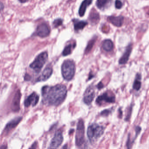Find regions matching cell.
<instances>
[{
    "instance_id": "16",
    "label": "cell",
    "mask_w": 149,
    "mask_h": 149,
    "mask_svg": "<svg viewBox=\"0 0 149 149\" xmlns=\"http://www.w3.org/2000/svg\"><path fill=\"white\" fill-rule=\"evenodd\" d=\"M92 2V0H84L82 1L79 9V13L80 16L82 17L84 15L87 8L91 4Z\"/></svg>"
},
{
    "instance_id": "4",
    "label": "cell",
    "mask_w": 149,
    "mask_h": 149,
    "mask_svg": "<svg viewBox=\"0 0 149 149\" xmlns=\"http://www.w3.org/2000/svg\"><path fill=\"white\" fill-rule=\"evenodd\" d=\"M48 58V54L46 52H42L36 57L35 60L30 65V67L33 69L35 72L38 73L42 70Z\"/></svg>"
},
{
    "instance_id": "11",
    "label": "cell",
    "mask_w": 149,
    "mask_h": 149,
    "mask_svg": "<svg viewBox=\"0 0 149 149\" xmlns=\"http://www.w3.org/2000/svg\"><path fill=\"white\" fill-rule=\"evenodd\" d=\"M21 94L20 91L18 90L16 93L13 99L12 103V109L14 112H17L20 109V100H21Z\"/></svg>"
},
{
    "instance_id": "30",
    "label": "cell",
    "mask_w": 149,
    "mask_h": 149,
    "mask_svg": "<svg viewBox=\"0 0 149 149\" xmlns=\"http://www.w3.org/2000/svg\"><path fill=\"white\" fill-rule=\"evenodd\" d=\"M29 1V0H19V1L20 2L22 3H24L26 2L27 1Z\"/></svg>"
},
{
    "instance_id": "9",
    "label": "cell",
    "mask_w": 149,
    "mask_h": 149,
    "mask_svg": "<svg viewBox=\"0 0 149 149\" xmlns=\"http://www.w3.org/2000/svg\"><path fill=\"white\" fill-rule=\"evenodd\" d=\"M39 97L36 93L33 92L24 101V106L26 107H29L30 106H35L38 103Z\"/></svg>"
},
{
    "instance_id": "24",
    "label": "cell",
    "mask_w": 149,
    "mask_h": 149,
    "mask_svg": "<svg viewBox=\"0 0 149 149\" xmlns=\"http://www.w3.org/2000/svg\"><path fill=\"white\" fill-rule=\"evenodd\" d=\"M63 24V20L61 18H58L56 19L53 23V26L54 28H57L61 26Z\"/></svg>"
},
{
    "instance_id": "5",
    "label": "cell",
    "mask_w": 149,
    "mask_h": 149,
    "mask_svg": "<svg viewBox=\"0 0 149 149\" xmlns=\"http://www.w3.org/2000/svg\"><path fill=\"white\" fill-rule=\"evenodd\" d=\"M85 127L82 120L78 122L75 136V144L77 147H81L85 142Z\"/></svg>"
},
{
    "instance_id": "15",
    "label": "cell",
    "mask_w": 149,
    "mask_h": 149,
    "mask_svg": "<svg viewBox=\"0 0 149 149\" xmlns=\"http://www.w3.org/2000/svg\"><path fill=\"white\" fill-rule=\"evenodd\" d=\"M132 49L131 45H130L127 47L125 52L119 60V64H124L127 63L131 54Z\"/></svg>"
},
{
    "instance_id": "8",
    "label": "cell",
    "mask_w": 149,
    "mask_h": 149,
    "mask_svg": "<svg viewBox=\"0 0 149 149\" xmlns=\"http://www.w3.org/2000/svg\"><path fill=\"white\" fill-rule=\"evenodd\" d=\"M63 141V137L61 132H57L51 141L49 148L56 149L58 148L62 144Z\"/></svg>"
},
{
    "instance_id": "3",
    "label": "cell",
    "mask_w": 149,
    "mask_h": 149,
    "mask_svg": "<svg viewBox=\"0 0 149 149\" xmlns=\"http://www.w3.org/2000/svg\"><path fill=\"white\" fill-rule=\"evenodd\" d=\"M62 73L65 80H70L74 77L75 73V64L73 60L67 59L62 66Z\"/></svg>"
},
{
    "instance_id": "13",
    "label": "cell",
    "mask_w": 149,
    "mask_h": 149,
    "mask_svg": "<svg viewBox=\"0 0 149 149\" xmlns=\"http://www.w3.org/2000/svg\"><path fill=\"white\" fill-rule=\"evenodd\" d=\"M53 70L50 67H48L44 70L42 74L38 78L37 81H45L51 76Z\"/></svg>"
},
{
    "instance_id": "25",
    "label": "cell",
    "mask_w": 149,
    "mask_h": 149,
    "mask_svg": "<svg viewBox=\"0 0 149 149\" xmlns=\"http://www.w3.org/2000/svg\"><path fill=\"white\" fill-rule=\"evenodd\" d=\"M123 3L120 0H116L115 1V7L117 9H120L122 7Z\"/></svg>"
},
{
    "instance_id": "27",
    "label": "cell",
    "mask_w": 149,
    "mask_h": 149,
    "mask_svg": "<svg viewBox=\"0 0 149 149\" xmlns=\"http://www.w3.org/2000/svg\"><path fill=\"white\" fill-rule=\"evenodd\" d=\"M31 78V77L29 74H26L24 76V80H25L28 81V80H30Z\"/></svg>"
},
{
    "instance_id": "20",
    "label": "cell",
    "mask_w": 149,
    "mask_h": 149,
    "mask_svg": "<svg viewBox=\"0 0 149 149\" xmlns=\"http://www.w3.org/2000/svg\"><path fill=\"white\" fill-rule=\"evenodd\" d=\"M97 36H95L88 42L86 48V50H85V52L86 54H87L91 50L95 43V41H96V39H97Z\"/></svg>"
},
{
    "instance_id": "29",
    "label": "cell",
    "mask_w": 149,
    "mask_h": 149,
    "mask_svg": "<svg viewBox=\"0 0 149 149\" xmlns=\"http://www.w3.org/2000/svg\"><path fill=\"white\" fill-rule=\"evenodd\" d=\"M103 87V84L102 83H100L99 84H98V85H97V87H98L99 89H101V88H102Z\"/></svg>"
},
{
    "instance_id": "17",
    "label": "cell",
    "mask_w": 149,
    "mask_h": 149,
    "mask_svg": "<svg viewBox=\"0 0 149 149\" xmlns=\"http://www.w3.org/2000/svg\"><path fill=\"white\" fill-rule=\"evenodd\" d=\"M102 48L106 51H110L113 48V44L110 39L105 40L102 43Z\"/></svg>"
},
{
    "instance_id": "1",
    "label": "cell",
    "mask_w": 149,
    "mask_h": 149,
    "mask_svg": "<svg viewBox=\"0 0 149 149\" xmlns=\"http://www.w3.org/2000/svg\"><path fill=\"white\" fill-rule=\"evenodd\" d=\"M43 101L51 106H58L63 102L67 95L66 87L58 85L53 87L45 86L42 88Z\"/></svg>"
},
{
    "instance_id": "10",
    "label": "cell",
    "mask_w": 149,
    "mask_h": 149,
    "mask_svg": "<svg viewBox=\"0 0 149 149\" xmlns=\"http://www.w3.org/2000/svg\"><path fill=\"white\" fill-rule=\"evenodd\" d=\"M95 96V93L93 87H89L85 92L83 101L86 105H89L92 103Z\"/></svg>"
},
{
    "instance_id": "14",
    "label": "cell",
    "mask_w": 149,
    "mask_h": 149,
    "mask_svg": "<svg viewBox=\"0 0 149 149\" xmlns=\"http://www.w3.org/2000/svg\"><path fill=\"white\" fill-rule=\"evenodd\" d=\"M108 20L110 23L116 27H121L124 21V17L122 16H120L109 17Z\"/></svg>"
},
{
    "instance_id": "2",
    "label": "cell",
    "mask_w": 149,
    "mask_h": 149,
    "mask_svg": "<svg viewBox=\"0 0 149 149\" xmlns=\"http://www.w3.org/2000/svg\"><path fill=\"white\" fill-rule=\"evenodd\" d=\"M104 128L97 124H93L88 127L87 129L88 137L91 143L95 142L103 134Z\"/></svg>"
},
{
    "instance_id": "7",
    "label": "cell",
    "mask_w": 149,
    "mask_h": 149,
    "mask_svg": "<svg viewBox=\"0 0 149 149\" xmlns=\"http://www.w3.org/2000/svg\"><path fill=\"white\" fill-rule=\"evenodd\" d=\"M50 30L48 25L45 23L42 24L38 26L36 34L41 38H45L49 35Z\"/></svg>"
},
{
    "instance_id": "28",
    "label": "cell",
    "mask_w": 149,
    "mask_h": 149,
    "mask_svg": "<svg viewBox=\"0 0 149 149\" xmlns=\"http://www.w3.org/2000/svg\"><path fill=\"white\" fill-rule=\"evenodd\" d=\"M4 6L3 3L1 2L0 1V12L4 9Z\"/></svg>"
},
{
    "instance_id": "18",
    "label": "cell",
    "mask_w": 149,
    "mask_h": 149,
    "mask_svg": "<svg viewBox=\"0 0 149 149\" xmlns=\"http://www.w3.org/2000/svg\"><path fill=\"white\" fill-rule=\"evenodd\" d=\"M88 24V23L85 21H78L75 22L74 23V29L75 31H79L83 29L84 27Z\"/></svg>"
},
{
    "instance_id": "6",
    "label": "cell",
    "mask_w": 149,
    "mask_h": 149,
    "mask_svg": "<svg viewBox=\"0 0 149 149\" xmlns=\"http://www.w3.org/2000/svg\"><path fill=\"white\" fill-rule=\"evenodd\" d=\"M115 101V96L111 94L108 92L104 93L103 94L99 96L96 99V102L99 105H101L102 103H112Z\"/></svg>"
},
{
    "instance_id": "21",
    "label": "cell",
    "mask_w": 149,
    "mask_h": 149,
    "mask_svg": "<svg viewBox=\"0 0 149 149\" xmlns=\"http://www.w3.org/2000/svg\"><path fill=\"white\" fill-rule=\"evenodd\" d=\"M110 1V0H97L96 3V6L98 7V8L102 9L106 7Z\"/></svg>"
},
{
    "instance_id": "22",
    "label": "cell",
    "mask_w": 149,
    "mask_h": 149,
    "mask_svg": "<svg viewBox=\"0 0 149 149\" xmlns=\"http://www.w3.org/2000/svg\"><path fill=\"white\" fill-rule=\"evenodd\" d=\"M72 45L70 44L69 45L65 46V48L64 49L63 52V56H66L67 55H70L71 54L72 50Z\"/></svg>"
},
{
    "instance_id": "19",
    "label": "cell",
    "mask_w": 149,
    "mask_h": 149,
    "mask_svg": "<svg viewBox=\"0 0 149 149\" xmlns=\"http://www.w3.org/2000/svg\"><path fill=\"white\" fill-rule=\"evenodd\" d=\"M90 21L94 23H97L100 20V15L96 11H92L89 17Z\"/></svg>"
},
{
    "instance_id": "23",
    "label": "cell",
    "mask_w": 149,
    "mask_h": 149,
    "mask_svg": "<svg viewBox=\"0 0 149 149\" xmlns=\"http://www.w3.org/2000/svg\"><path fill=\"white\" fill-rule=\"evenodd\" d=\"M141 81L137 80H135L134 85H133V87L135 90L138 91L141 88Z\"/></svg>"
},
{
    "instance_id": "12",
    "label": "cell",
    "mask_w": 149,
    "mask_h": 149,
    "mask_svg": "<svg viewBox=\"0 0 149 149\" xmlns=\"http://www.w3.org/2000/svg\"><path fill=\"white\" fill-rule=\"evenodd\" d=\"M22 120V117H17L10 121L7 124L6 127H5L4 132L7 133V132H9L10 131L15 128L19 124V122L21 121Z\"/></svg>"
},
{
    "instance_id": "26",
    "label": "cell",
    "mask_w": 149,
    "mask_h": 149,
    "mask_svg": "<svg viewBox=\"0 0 149 149\" xmlns=\"http://www.w3.org/2000/svg\"><path fill=\"white\" fill-rule=\"evenodd\" d=\"M109 113H110L109 110H105L102 112L101 114V115H103V116H107L109 114Z\"/></svg>"
}]
</instances>
